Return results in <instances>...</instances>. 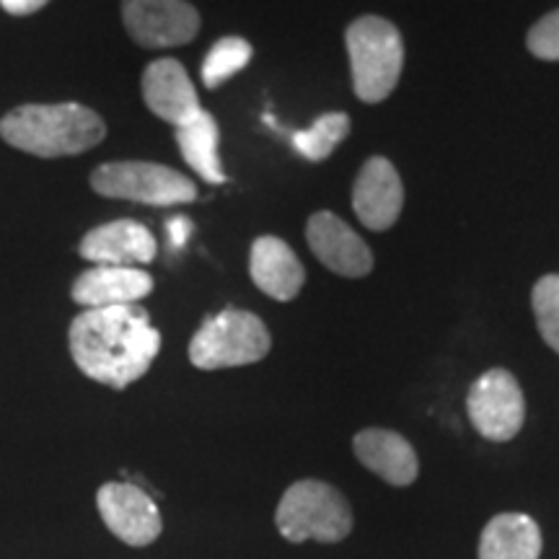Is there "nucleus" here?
<instances>
[{
	"instance_id": "obj_5",
	"label": "nucleus",
	"mask_w": 559,
	"mask_h": 559,
	"mask_svg": "<svg viewBox=\"0 0 559 559\" xmlns=\"http://www.w3.org/2000/svg\"><path fill=\"white\" fill-rule=\"evenodd\" d=\"M272 340L264 321L251 311L226 309L205 319L190 342V360L200 370L239 368L260 362Z\"/></svg>"
},
{
	"instance_id": "obj_2",
	"label": "nucleus",
	"mask_w": 559,
	"mask_h": 559,
	"mask_svg": "<svg viewBox=\"0 0 559 559\" xmlns=\"http://www.w3.org/2000/svg\"><path fill=\"white\" fill-rule=\"evenodd\" d=\"M107 124L83 104H26L0 120V138L39 158L79 156L102 143Z\"/></svg>"
},
{
	"instance_id": "obj_11",
	"label": "nucleus",
	"mask_w": 559,
	"mask_h": 559,
	"mask_svg": "<svg viewBox=\"0 0 559 559\" xmlns=\"http://www.w3.org/2000/svg\"><path fill=\"white\" fill-rule=\"evenodd\" d=\"M306 241L326 270L342 277H366L373 270L368 243L334 213H317L306 226Z\"/></svg>"
},
{
	"instance_id": "obj_3",
	"label": "nucleus",
	"mask_w": 559,
	"mask_h": 559,
	"mask_svg": "<svg viewBox=\"0 0 559 559\" xmlns=\"http://www.w3.org/2000/svg\"><path fill=\"white\" fill-rule=\"evenodd\" d=\"M353 88L360 102L379 104L389 99L402 79L404 41L394 24L381 16H360L345 34Z\"/></svg>"
},
{
	"instance_id": "obj_13",
	"label": "nucleus",
	"mask_w": 559,
	"mask_h": 559,
	"mask_svg": "<svg viewBox=\"0 0 559 559\" xmlns=\"http://www.w3.org/2000/svg\"><path fill=\"white\" fill-rule=\"evenodd\" d=\"M79 251L83 260L107 264V267H140V264L153 262L158 247L143 223L111 221L88 230Z\"/></svg>"
},
{
	"instance_id": "obj_19",
	"label": "nucleus",
	"mask_w": 559,
	"mask_h": 559,
	"mask_svg": "<svg viewBox=\"0 0 559 559\" xmlns=\"http://www.w3.org/2000/svg\"><path fill=\"white\" fill-rule=\"evenodd\" d=\"M349 132V117L345 111H330L321 115L311 128L300 130L293 135V145L304 158L309 160H326L334 153V148L347 138Z\"/></svg>"
},
{
	"instance_id": "obj_6",
	"label": "nucleus",
	"mask_w": 559,
	"mask_h": 559,
	"mask_svg": "<svg viewBox=\"0 0 559 559\" xmlns=\"http://www.w3.org/2000/svg\"><path fill=\"white\" fill-rule=\"evenodd\" d=\"M91 187L102 198L145 202V205L156 207L185 205L198 198V187L192 179L164 164H151V160L104 164L91 174Z\"/></svg>"
},
{
	"instance_id": "obj_20",
	"label": "nucleus",
	"mask_w": 559,
	"mask_h": 559,
	"mask_svg": "<svg viewBox=\"0 0 559 559\" xmlns=\"http://www.w3.org/2000/svg\"><path fill=\"white\" fill-rule=\"evenodd\" d=\"M251 55V45L241 37H223L210 47L205 62H202V83L207 88H218L226 83L228 79H234L239 70L249 66Z\"/></svg>"
},
{
	"instance_id": "obj_18",
	"label": "nucleus",
	"mask_w": 559,
	"mask_h": 559,
	"mask_svg": "<svg viewBox=\"0 0 559 559\" xmlns=\"http://www.w3.org/2000/svg\"><path fill=\"white\" fill-rule=\"evenodd\" d=\"M218 122L210 111L202 109L194 120L177 128V145L181 151V158L187 166L198 174L200 179L210 181V185H223L226 174H223L221 156H218Z\"/></svg>"
},
{
	"instance_id": "obj_8",
	"label": "nucleus",
	"mask_w": 559,
	"mask_h": 559,
	"mask_svg": "<svg viewBox=\"0 0 559 559\" xmlns=\"http://www.w3.org/2000/svg\"><path fill=\"white\" fill-rule=\"evenodd\" d=\"M122 21L148 50L187 45L200 32V13L187 0H122Z\"/></svg>"
},
{
	"instance_id": "obj_14",
	"label": "nucleus",
	"mask_w": 559,
	"mask_h": 559,
	"mask_svg": "<svg viewBox=\"0 0 559 559\" xmlns=\"http://www.w3.org/2000/svg\"><path fill=\"white\" fill-rule=\"evenodd\" d=\"M153 277L140 267H107L96 264L75 277L73 300L83 309H109L130 306L151 296Z\"/></svg>"
},
{
	"instance_id": "obj_17",
	"label": "nucleus",
	"mask_w": 559,
	"mask_h": 559,
	"mask_svg": "<svg viewBox=\"0 0 559 559\" xmlns=\"http://www.w3.org/2000/svg\"><path fill=\"white\" fill-rule=\"evenodd\" d=\"M542 528L526 513H500L479 536V559H539Z\"/></svg>"
},
{
	"instance_id": "obj_4",
	"label": "nucleus",
	"mask_w": 559,
	"mask_h": 559,
	"mask_svg": "<svg viewBox=\"0 0 559 559\" xmlns=\"http://www.w3.org/2000/svg\"><path fill=\"white\" fill-rule=\"evenodd\" d=\"M277 528L293 544H337L353 531V508L340 489L326 481L304 479L285 489L275 513Z\"/></svg>"
},
{
	"instance_id": "obj_7",
	"label": "nucleus",
	"mask_w": 559,
	"mask_h": 559,
	"mask_svg": "<svg viewBox=\"0 0 559 559\" xmlns=\"http://www.w3.org/2000/svg\"><path fill=\"white\" fill-rule=\"evenodd\" d=\"M466 412L481 438L506 443L519 436L526 423V400L521 383L506 368H492L472 383Z\"/></svg>"
},
{
	"instance_id": "obj_21",
	"label": "nucleus",
	"mask_w": 559,
	"mask_h": 559,
	"mask_svg": "<svg viewBox=\"0 0 559 559\" xmlns=\"http://www.w3.org/2000/svg\"><path fill=\"white\" fill-rule=\"evenodd\" d=\"M531 306L544 342L559 355V275H544L534 285Z\"/></svg>"
},
{
	"instance_id": "obj_1",
	"label": "nucleus",
	"mask_w": 559,
	"mask_h": 559,
	"mask_svg": "<svg viewBox=\"0 0 559 559\" xmlns=\"http://www.w3.org/2000/svg\"><path fill=\"white\" fill-rule=\"evenodd\" d=\"M68 340L75 366L111 389L143 379L160 349V334L138 304L83 309L70 324Z\"/></svg>"
},
{
	"instance_id": "obj_22",
	"label": "nucleus",
	"mask_w": 559,
	"mask_h": 559,
	"mask_svg": "<svg viewBox=\"0 0 559 559\" xmlns=\"http://www.w3.org/2000/svg\"><path fill=\"white\" fill-rule=\"evenodd\" d=\"M526 45L534 58L547 60V62H559V9L547 13V16L539 19L534 26H531Z\"/></svg>"
},
{
	"instance_id": "obj_24",
	"label": "nucleus",
	"mask_w": 559,
	"mask_h": 559,
	"mask_svg": "<svg viewBox=\"0 0 559 559\" xmlns=\"http://www.w3.org/2000/svg\"><path fill=\"white\" fill-rule=\"evenodd\" d=\"M47 3H50V0H0V5H3L11 16H29L34 11L45 9Z\"/></svg>"
},
{
	"instance_id": "obj_23",
	"label": "nucleus",
	"mask_w": 559,
	"mask_h": 559,
	"mask_svg": "<svg viewBox=\"0 0 559 559\" xmlns=\"http://www.w3.org/2000/svg\"><path fill=\"white\" fill-rule=\"evenodd\" d=\"M166 230H169V239H171V247L179 249L185 247L187 239H190L192 234V223L187 218H181V215H177V218L169 221V226H166Z\"/></svg>"
},
{
	"instance_id": "obj_16",
	"label": "nucleus",
	"mask_w": 559,
	"mask_h": 559,
	"mask_svg": "<svg viewBox=\"0 0 559 559\" xmlns=\"http://www.w3.org/2000/svg\"><path fill=\"white\" fill-rule=\"evenodd\" d=\"M353 449L360 464L389 485L407 487L417 479V453L400 432L383 428L360 430L353 440Z\"/></svg>"
},
{
	"instance_id": "obj_9",
	"label": "nucleus",
	"mask_w": 559,
	"mask_h": 559,
	"mask_svg": "<svg viewBox=\"0 0 559 559\" xmlns=\"http://www.w3.org/2000/svg\"><path fill=\"white\" fill-rule=\"evenodd\" d=\"M96 506L111 534L130 547H148L164 528L158 506L151 500V495L128 481L104 485L96 495Z\"/></svg>"
},
{
	"instance_id": "obj_10",
	"label": "nucleus",
	"mask_w": 559,
	"mask_h": 559,
	"mask_svg": "<svg viewBox=\"0 0 559 559\" xmlns=\"http://www.w3.org/2000/svg\"><path fill=\"white\" fill-rule=\"evenodd\" d=\"M402 207L404 187L400 171L389 158H368L353 187V210L358 221L370 230H386L400 221Z\"/></svg>"
},
{
	"instance_id": "obj_15",
	"label": "nucleus",
	"mask_w": 559,
	"mask_h": 559,
	"mask_svg": "<svg viewBox=\"0 0 559 559\" xmlns=\"http://www.w3.org/2000/svg\"><path fill=\"white\" fill-rule=\"evenodd\" d=\"M249 275L264 296L275 300H293L306 283V270L296 251L277 236H260L251 243Z\"/></svg>"
},
{
	"instance_id": "obj_12",
	"label": "nucleus",
	"mask_w": 559,
	"mask_h": 559,
	"mask_svg": "<svg viewBox=\"0 0 559 559\" xmlns=\"http://www.w3.org/2000/svg\"><path fill=\"white\" fill-rule=\"evenodd\" d=\"M143 99L158 120L181 128L200 115L198 91L185 66L174 58L151 62L143 73Z\"/></svg>"
}]
</instances>
